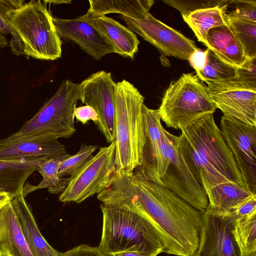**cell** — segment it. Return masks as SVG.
Wrapping results in <instances>:
<instances>
[{"instance_id": "cell-1", "label": "cell", "mask_w": 256, "mask_h": 256, "mask_svg": "<svg viewBox=\"0 0 256 256\" xmlns=\"http://www.w3.org/2000/svg\"><path fill=\"white\" fill-rule=\"evenodd\" d=\"M98 198L104 204L124 205L144 217L160 238L164 252L194 256L204 212L166 187L134 170L132 174L115 172Z\"/></svg>"}, {"instance_id": "cell-2", "label": "cell", "mask_w": 256, "mask_h": 256, "mask_svg": "<svg viewBox=\"0 0 256 256\" xmlns=\"http://www.w3.org/2000/svg\"><path fill=\"white\" fill-rule=\"evenodd\" d=\"M180 130L181 134L177 138L178 152L206 193L225 182L248 187L213 114Z\"/></svg>"}, {"instance_id": "cell-3", "label": "cell", "mask_w": 256, "mask_h": 256, "mask_svg": "<svg viewBox=\"0 0 256 256\" xmlns=\"http://www.w3.org/2000/svg\"><path fill=\"white\" fill-rule=\"evenodd\" d=\"M102 228L98 246L106 256L136 252L148 256L164 252V246L152 224L142 215L122 204L100 205Z\"/></svg>"}, {"instance_id": "cell-4", "label": "cell", "mask_w": 256, "mask_h": 256, "mask_svg": "<svg viewBox=\"0 0 256 256\" xmlns=\"http://www.w3.org/2000/svg\"><path fill=\"white\" fill-rule=\"evenodd\" d=\"M144 100L138 88L126 80L116 83L114 142L116 172L132 174L142 162Z\"/></svg>"}, {"instance_id": "cell-5", "label": "cell", "mask_w": 256, "mask_h": 256, "mask_svg": "<svg viewBox=\"0 0 256 256\" xmlns=\"http://www.w3.org/2000/svg\"><path fill=\"white\" fill-rule=\"evenodd\" d=\"M46 4L32 0L14 10L10 24L18 36L23 54L54 60L62 56V41Z\"/></svg>"}, {"instance_id": "cell-6", "label": "cell", "mask_w": 256, "mask_h": 256, "mask_svg": "<svg viewBox=\"0 0 256 256\" xmlns=\"http://www.w3.org/2000/svg\"><path fill=\"white\" fill-rule=\"evenodd\" d=\"M216 109L207 86L196 75L184 73L166 90L158 110L168 127L180 129Z\"/></svg>"}, {"instance_id": "cell-7", "label": "cell", "mask_w": 256, "mask_h": 256, "mask_svg": "<svg viewBox=\"0 0 256 256\" xmlns=\"http://www.w3.org/2000/svg\"><path fill=\"white\" fill-rule=\"evenodd\" d=\"M78 100H82L80 83L63 80L55 94L27 120L11 138L44 134L56 138H68L76 132L74 112Z\"/></svg>"}, {"instance_id": "cell-8", "label": "cell", "mask_w": 256, "mask_h": 256, "mask_svg": "<svg viewBox=\"0 0 256 256\" xmlns=\"http://www.w3.org/2000/svg\"><path fill=\"white\" fill-rule=\"evenodd\" d=\"M177 138L164 129L161 150L165 160V169L160 176L152 181L168 188L204 212L208 204L206 193L179 153Z\"/></svg>"}, {"instance_id": "cell-9", "label": "cell", "mask_w": 256, "mask_h": 256, "mask_svg": "<svg viewBox=\"0 0 256 256\" xmlns=\"http://www.w3.org/2000/svg\"><path fill=\"white\" fill-rule=\"evenodd\" d=\"M114 142L100 148L78 170L70 176L58 200L62 202L80 204L102 192L116 172Z\"/></svg>"}, {"instance_id": "cell-10", "label": "cell", "mask_w": 256, "mask_h": 256, "mask_svg": "<svg viewBox=\"0 0 256 256\" xmlns=\"http://www.w3.org/2000/svg\"><path fill=\"white\" fill-rule=\"evenodd\" d=\"M118 17L128 28L166 56L188 60L199 49L192 40L156 18L150 12L142 18L122 14Z\"/></svg>"}, {"instance_id": "cell-11", "label": "cell", "mask_w": 256, "mask_h": 256, "mask_svg": "<svg viewBox=\"0 0 256 256\" xmlns=\"http://www.w3.org/2000/svg\"><path fill=\"white\" fill-rule=\"evenodd\" d=\"M220 130L246 184L256 193V126L222 116Z\"/></svg>"}, {"instance_id": "cell-12", "label": "cell", "mask_w": 256, "mask_h": 256, "mask_svg": "<svg viewBox=\"0 0 256 256\" xmlns=\"http://www.w3.org/2000/svg\"><path fill=\"white\" fill-rule=\"evenodd\" d=\"M82 102L92 106L98 115L96 124L108 143L115 139V94L116 83L112 74L100 70L80 82Z\"/></svg>"}, {"instance_id": "cell-13", "label": "cell", "mask_w": 256, "mask_h": 256, "mask_svg": "<svg viewBox=\"0 0 256 256\" xmlns=\"http://www.w3.org/2000/svg\"><path fill=\"white\" fill-rule=\"evenodd\" d=\"M210 97L224 115L256 126V91L232 81L207 83Z\"/></svg>"}, {"instance_id": "cell-14", "label": "cell", "mask_w": 256, "mask_h": 256, "mask_svg": "<svg viewBox=\"0 0 256 256\" xmlns=\"http://www.w3.org/2000/svg\"><path fill=\"white\" fill-rule=\"evenodd\" d=\"M235 216H216L206 210L198 248L194 256H240L233 234Z\"/></svg>"}, {"instance_id": "cell-15", "label": "cell", "mask_w": 256, "mask_h": 256, "mask_svg": "<svg viewBox=\"0 0 256 256\" xmlns=\"http://www.w3.org/2000/svg\"><path fill=\"white\" fill-rule=\"evenodd\" d=\"M142 114L145 136L143 160L135 170L142 176L154 180L163 174L165 169L166 162L161 150L164 128L158 109L150 108L144 104Z\"/></svg>"}, {"instance_id": "cell-16", "label": "cell", "mask_w": 256, "mask_h": 256, "mask_svg": "<svg viewBox=\"0 0 256 256\" xmlns=\"http://www.w3.org/2000/svg\"><path fill=\"white\" fill-rule=\"evenodd\" d=\"M60 38L74 42L96 60L114 52L110 44L92 25L80 18L64 19L52 17Z\"/></svg>"}, {"instance_id": "cell-17", "label": "cell", "mask_w": 256, "mask_h": 256, "mask_svg": "<svg viewBox=\"0 0 256 256\" xmlns=\"http://www.w3.org/2000/svg\"><path fill=\"white\" fill-rule=\"evenodd\" d=\"M67 154L65 146L52 136L29 135L0 140V159L19 160L46 156L58 157Z\"/></svg>"}, {"instance_id": "cell-18", "label": "cell", "mask_w": 256, "mask_h": 256, "mask_svg": "<svg viewBox=\"0 0 256 256\" xmlns=\"http://www.w3.org/2000/svg\"><path fill=\"white\" fill-rule=\"evenodd\" d=\"M79 18L94 26L110 44L114 53L134 58L140 42L129 28L106 16L92 18L83 14Z\"/></svg>"}, {"instance_id": "cell-19", "label": "cell", "mask_w": 256, "mask_h": 256, "mask_svg": "<svg viewBox=\"0 0 256 256\" xmlns=\"http://www.w3.org/2000/svg\"><path fill=\"white\" fill-rule=\"evenodd\" d=\"M10 202L25 239L34 256H61L50 246L40 231L22 192L10 199Z\"/></svg>"}, {"instance_id": "cell-20", "label": "cell", "mask_w": 256, "mask_h": 256, "mask_svg": "<svg viewBox=\"0 0 256 256\" xmlns=\"http://www.w3.org/2000/svg\"><path fill=\"white\" fill-rule=\"evenodd\" d=\"M1 256H34L21 230L10 200L0 208Z\"/></svg>"}, {"instance_id": "cell-21", "label": "cell", "mask_w": 256, "mask_h": 256, "mask_svg": "<svg viewBox=\"0 0 256 256\" xmlns=\"http://www.w3.org/2000/svg\"><path fill=\"white\" fill-rule=\"evenodd\" d=\"M48 157L0 159V192L8 195L12 198L22 192L27 178L36 170L38 164Z\"/></svg>"}, {"instance_id": "cell-22", "label": "cell", "mask_w": 256, "mask_h": 256, "mask_svg": "<svg viewBox=\"0 0 256 256\" xmlns=\"http://www.w3.org/2000/svg\"><path fill=\"white\" fill-rule=\"evenodd\" d=\"M254 194L246 186L233 182L220 184L206 192L208 204L206 210L216 216H225Z\"/></svg>"}, {"instance_id": "cell-23", "label": "cell", "mask_w": 256, "mask_h": 256, "mask_svg": "<svg viewBox=\"0 0 256 256\" xmlns=\"http://www.w3.org/2000/svg\"><path fill=\"white\" fill-rule=\"evenodd\" d=\"M208 48L226 62L240 67L248 60L227 24L210 28L207 34Z\"/></svg>"}, {"instance_id": "cell-24", "label": "cell", "mask_w": 256, "mask_h": 256, "mask_svg": "<svg viewBox=\"0 0 256 256\" xmlns=\"http://www.w3.org/2000/svg\"><path fill=\"white\" fill-rule=\"evenodd\" d=\"M89 8L85 14L97 18L115 13L130 17L144 18L154 4L152 0H90Z\"/></svg>"}, {"instance_id": "cell-25", "label": "cell", "mask_w": 256, "mask_h": 256, "mask_svg": "<svg viewBox=\"0 0 256 256\" xmlns=\"http://www.w3.org/2000/svg\"><path fill=\"white\" fill-rule=\"evenodd\" d=\"M70 156L69 154L56 157L45 158L40 161L37 166L36 170L42 175V179L36 186H32L30 183L24 185L22 194L24 197L36 190L47 188L48 191L53 194H60L66 188L70 180L69 178H60L58 170L61 162Z\"/></svg>"}, {"instance_id": "cell-26", "label": "cell", "mask_w": 256, "mask_h": 256, "mask_svg": "<svg viewBox=\"0 0 256 256\" xmlns=\"http://www.w3.org/2000/svg\"><path fill=\"white\" fill-rule=\"evenodd\" d=\"M228 5L222 7L200 9L182 16L184 20L192 30L198 41L202 42L207 48L206 38L208 30L212 28L226 24L225 10Z\"/></svg>"}, {"instance_id": "cell-27", "label": "cell", "mask_w": 256, "mask_h": 256, "mask_svg": "<svg viewBox=\"0 0 256 256\" xmlns=\"http://www.w3.org/2000/svg\"><path fill=\"white\" fill-rule=\"evenodd\" d=\"M233 234L240 256H256V213L235 218Z\"/></svg>"}, {"instance_id": "cell-28", "label": "cell", "mask_w": 256, "mask_h": 256, "mask_svg": "<svg viewBox=\"0 0 256 256\" xmlns=\"http://www.w3.org/2000/svg\"><path fill=\"white\" fill-rule=\"evenodd\" d=\"M236 69L237 67L226 62L208 48L205 66L201 70L196 72V75L206 84L227 82L234 78Z\"/></svg>"}, {"instance_id": "cell-29", "label": "cell", "mask_w": 256, "mask_h": 256, "mask_svg": "<svg viewBox=\"0 0 256 256\" xmlns=\"http://www.w3.org/2000/svg\"><path fill=\"white\" fill-rule=\"evenodd\" d=\"M248 59L256 58V22L226 18Z\"/></svg>"}, {"instance_id": "cell-30", "label": "cell", "mask_w": 256, "mask_h": 256, "mask_svg": "<svg viewBox=\"0 0 256 256\" xmlns=\"http://www.w3.org/2000/svg\"><path fill=\"white\" fill-rule=\"evenodd\" d=\"M25 4L24 0H0V32L10 34V46L12 52L17 56L23 54L20 40L10 24L12 12Z\"/></svg>"}, {"instance_id": "cell-31", "label": "cell", "mask_w": 256, "mask_h": 256, "mask_svg": "<svg viewBox=\"0 0 256 256\" xmlns=\"http://www.w3.org/2000/svg\"><path fill=\"white\" fill-rule=\"evenodd\" d=\"M98 148L96 145L82 144L76 154L70 156L61 162L58 170L59 178L73 175L93 156L92 154Z\"/></svg>"}, {"instance_id": "cell-32", "label": "cell", "mask_w": 256, "mask_h": 256, "mask_svg": "<svg viewBox=\"0 0 256 256\" xmlns=\"http://www.w3.org/2000/svg\"><path fill=\"white\" fill-rule=\"evenodd\" d=\"M162 2L178 10L183 16L200 9L226 6L229 0H164Z\"/></svg>"}, {"instance_id": "cell-33", "label": "cell", "mask_w": 256, "mask_h": 256, "mask_svg": "<svg viewBox=\"0 0 256 256\" xmlns=\"http://www.w3.org/2000/svg\"><path fill=\"white\" fill-rule=\"evenodd\" d=\"M230 81L241 87L256 91V58L248 59L237 68L236 76Z\"/></svg>"}, {"instance_id": "cell-34", "label": "cell", "mask_w": 256, "mask_h": 256, "mask_svg": "<svg viewBox=\"0 0 256 256\" xmlns=\"http://www.w3.org/2000/svg\"><path fill=\"white\" fill-rule=\"evenodd\" d=\"M230 3L234 8L225 12L226 18L256 22V0H230Z\"/></svg>"}, {"instance_id": "cell-35", "label": "cell", "mask_w": 256, "mask_h": 256, "mask_svg": "<svg viewBox=\"0 0 256 256\" xmlns=\"http://www.w3.org/2000/svg\"><path fill=\"white\" fill-rule=\"evenodd\" d=\"M74 116L83 124L89 120H92L96 124L99 120L98 115L96 110L88 105L76 107L74 110Z\"/></svg>"}, {"instance_id": "cell-36", "label": "cell", "mask_w": 256, "mask_h": 256, "mask_svg": "<svg viewBox=\"0 0 256 256\" xmlns=\"http://www.w3.org/2000/svg\"><path fill=\"white\" fill-rule=\"evenodd\" d=\"M230 213L236 218L245 217L256 213V194L240 203Z\"/></svg>"}, {"instance_id": "cell-37", "label": "cell", "mask_w": 256, "mask_h": 256, "mask_svg": "<svg viewBox=\"0 0 256 256\" xmlns=\"http://www.w3.org/2000/svg\"><path fill=\"white\" fill-rule=\"evenodd\" d=\"M61 256H106L98 247H92L86 244H80L64 252Z\"/></svg>"}, {"instance_id": "cell-38", "label": "cell", "mask_w": 256, "mask_h": 256, "mask_svg": "<svg viewBox=\"0 0 256 256\" xmlns=\"http://www.w3.org/2000/svg\"><path fill=\"white\" fill-rule=\"evenodd\" d=\"M208 48L201 50L200 48L194 52L188 60L190 64L194 68L196 72L201 70L205 66Z\"/></svg>"}, {"instance_id": "cell-39", "label": "cell", "mask_w": 256, "mask_h": 256, "mask_svg": "<svg viewBox=\"0 0 256 256\" xmlns=\"http://www.w3.org/2000/svg\"><path fill=\"white\" fill-rule=\"evenodd\" d=\"M11 198L8 194L0 192V208L9 202Z\"/></svg>"}, {"instance_id": "cell-40", "label": "cell", "mask_w": 256, "mask_h": 256, "mask_svg": "<svg viewBox=\"0 0 256 256\" xmlns=\"http://www.w3.org/2000/svg\"><path fill=\"white\" fill-rule=\"evenodd\" d=\"M113 256H148L136 252H122L115 254Z\"/></svg>"}, {"instance_id": "cell-41", "label": "cell", "mask_w": 256, "mask_h": 256, "mask_svg": "<svg viewBox=\"0 0 256 256\" xmlns=\"http://www.w3.org/2000/svg\"><path fill=\"white\" fill-rule=\"evenodd\" d=\"M43 2L46 4L50 3L53 4H70L72 2V1L70 0H44Z\"/></svg>"}, {"instance_id": "cell-42", "label": "cell", "mask_w": 256, "mask_h": 256, "mask_svg": "<svg viewBox=\"0 0 256 256\" xmlns=\"http://www.w3.org/2000/svg\"><path fill=\"white\" fill-rule=\"evenodd\" d=\"M0 256H1L0 254Z\"/></svg>"}]
</instances>
